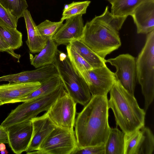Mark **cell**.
Listing matches in <instances>:
<instances>
[{"label": "cell", "mask_w": 154, "mask_h": 154, "mask_svg": "<svg viewBox=\"0 0 154 154\" xmlns=\"http://www.w3.org/2000/svg\"><path fill=\"white\" fill-rule=\"evenodd\" d=\"M56 75H59L55 66L53 64L42 66L35 69L0 77V82L7 81L9 83L42 82Z\"/></svg>", "instance_id": "12"}, {"label": "cell", "mask_w": 154, "mask_h": 154, "mask_svg": "<svg viewBox=\"0 0 154 154\" xmlns=\"http://www.w3.org/2000/svg\"><path fill=\"white\" fill-rule=\"evenodd\" d=\"M78 147L74 131L57 126L38 149L28 154H73Z\"/></svg>", "instance_id": "7"}, {"label": "cell", "mask_w": 154, "mask_h": 154, "mask_svg": "<svg viewBox=\"0 0 154 154\" xmlns=\"http://www.w3.org/2000/svg\"><path fill=\"white\" fill-rule=\"evenodd\" d=\"M23 17L27 32L26 44L31 53H39L46 46L48 39L40 34L30 12L27 9L24 12Z\"/></svg>", "instance_id": "18"}, {"label": "cell", "mask_w": 154, "mask_h": 154, "mask_svg": "<svg viewBox=\"0 0 154 154\" xmlns=\"http://www.w3.org/2000/svg\"><path fill=\"white\" fill-rule=\"evenodd\" d=\"M108 1L109 2L111 0H106Z\"/></svg>", "instance_id": "37"}, {"label": "cell", "mask_w": 154, "mask_h": 154, "mask_svg": "<svg viewBox=\"0 0 154 154\" xmlns=\"http://www.w3.org/2000/svg\"><path fill=\"white\" fill-rule=\"evenodd\" d=\"M68 44L93 68H99L106 66V60L98 55L81 40H75L72 41Z\"/></svg>", "instance_id": "19"}, {"label": "cell", "mask_w": 154, "mask_h": 154, "mask_svg": "<svg viewBox=\"0 0 154 154\" xmlns=\"http://www.w3.org/2000/svg\"><path fill=\"white\" fill-rule=\"evenodd\" d=\"M58 45L52 39H48L46 46L37 54H30L31 64L35 68L53 63Z\"/></svg>", "instance_id": "21"}, {"label": "cell", "mask_w": 154, "mask_h": 154, "mask_svg": "<svg viewBox=\"0 0 154 154\" xmlns=\"http://www.w3.org/2000/svg\"><path fill=\"white\" fill-rule=\"evenodd\" d=\"M3 105L2 103L0 100V106Z\"/></svg>", "instance_id": "36"}, {"label": "cell", "mask_w": 154, "mask_h": 154, "mask_svg": "<svg viewBox=\"0 0 154 154\" xmlns=\"http://www.w3.org/2000/svg\"><path fill=\"white\" fill-rule=\"evenodd\" d=\"M66 49L67 55L74 69L86 82L88 79V71L93 68L69 44L67 45Z\"/></svg>", "instance_id": "24"}, {"label": "cell", "mask_w": 154, "mask_h": 154, "mask_svg": "<svg viewBox=\"0 0 154 154\" xmlns=\"http://www.w3.org/2000/svg\"><path fill=\"white\" fill-rule=\"evenodd\" d=\"M40 86L27 96L14 101L12 103L25 102L45 97L63 85L59 75L53 76L42 82Z\"/></svg>", "instance_id": "20"}, {"label": "cell", "mask_w": 154, "mask_h": 154, "mask_svg": "<svg viewBox=\"0 0 154 154\" xmlns=\"http://www.w3.org/2000/svg\"><path fill=\"white\" fill-rule=\"evenodd\" d=\"M137 80L145 99L146 112L154 97V30L148 33L136 60Z\"/></svg>", "instance_id": "5"}, {"label": "cell", "mask_w": 154, "mask_h": 154, "mask_svg": "<svg viewBox=\"0 0 154 154\" xmlns=\"http://www.w3.org/2000/svg\"><path fill=\"white\" fill-rule=\"evenodd\" d=\"M152 0H111V14L119 17L131 15L135 9L144 2Z\"/></svg>", "instance_id": "23"}, {"label": "cell", "mask_w": 154, "mask_h": 154, "mask_svg": "<svg viewBox=\"0 0 154 154\" xmlns=\"http://www.w3.org/2000/svg\"><path fill=\"white\" fill-rule=\"evenodd\" d=\"M41 85L38 82L0 85V100L3 104L12 103L14 101L28 95Z\"/></svg>", "instance_id": "15"}, {"label": "cell", "mask_w": 154, "mask_h": 154, "mask_svg": "<svg viewBox=\"0 0 154 154\" xmlns=\"http://www.w3.org/2000/svg\"><path fill=\"white\" fill-rule=\"evenodd\" d=\"M63 21L52 22L46 20L37 26L40 34L48 39L52 38L59 28L63 25Z\"/></svg>", "instance_id": "29"}, {"label": "cell", "mask_w": 154, "mask_h": 154, "mask_svg": "<svg viewBox=\"0 0 154 154\" xmlns=\"http://www.w3.org/2000/svg\"><path fill=\"white\" fill-rule=\"evenodd\" d=\"M116 79L114 73L106 65L88 70L86 83L92 96L106 95L109 92Z\"/></svg>", "instance_id": "10"}, {"label": "cell", "mask_w": 154, "mask_h": 154, "mask_svg": "<svg viewBox=\"0 0 154 154\" xmlns=\"http://www.w3.org/2000/svg\"><path fill=\"white\" fill-rule=\"evenodd\" d=\"M76 104L66 91L46 112L57 126L74 131Z\"/></svg>", "instance_id": "8"}, {"label": "cell", "mask_w": 154, "mask_h": 154, "mask_svg": "<svg viewBox=\"0 0 154 154\" xmlns=\"http://www.w3.org/2000/svg\"><path fill=\"white\" fill-rule=\"evenodd\" d=\"M66 91L75 103L85 106L92 95L85 80L75 70L67 54L57 50L53 63Z\"/></svg>", "instance_id": "4"}, {"label": "cell", "mask_w": 154, "mask_h": 154, "mask_svg": "<svg viewBox=\"0 0 154 154\" xmlns=\"http://www.w3.org/2000/svg\"><path fill=\"white\" fill-rule=\"evenodd\" d=\"M107 95L92 96L78 114L74 132L78 147L105 144L110 133Z\"/></svg>", "instance_id": "1"}, {"label": "cell", "mask_w": 154, "mask_h": 154, "mask_svg": "<svg viewBox=\"0 0 154 154\" xmlns=\"http://www.w3.org/2000/svg\"><path fill=\"white\" fill-rule=\"evenodd\" d=\"M138 34H147L154 30V0L138 5L131 14Z\"/></svg>", "instance_id": "16"}, {"label": "cell", "mask_w": 154, "mask_h": 154, "mask_svg": "<svg viewBox=\"0 0 154 154\" xmlns=\"http://www.w3.org/2000/svg\"><path fill=\"white\" fill-rule=\"evenodd\" d=\"M84 25L82 15L71 17L63 24L52 38L58 46L69 44L72 41L80 40L83 33Z\"/></svg>", "instance_id": "13"}, {"label": "cell", "mask_w": 154, "mask_h": 154, "mask_svg": "<svg viewBox=\"0 0 154 154\" xmlns=\"http://www.w3.org/2000/svg\"><path fill=\"white\" fill-rule=\"evenodd\" d=\"M0 3L18 20L28 7L26 0H0Z\"/></svg>", "instance_id": "26"}, {"label": "cell", "mask_w": 154, "mask_h": 154, "mask_svg": "<svg viewBox=\"0 0 154 154\" xmlns=\"http://www.w3.org/2000/svg\"><path fill=\"white\" fill-rule=\"evenodd\" d=\"M31 120L32 133L31 141L26 151L27 154L37 150L44 140L57 126L46 112L42 116H36Z\"/></svg>", "instance_id": "14"}, {"label": "cell", "mask_w": 154, "mask_h": 154, "mask_svg": "<svg viewBox=\"0 0 154 154\" xmlns=\"http://www.w3.org/2000/svg\"><path fill=\"white\" fill-rule=\"evenodd\" d=\"M6 149L5 143H0V151L4 150Z\"/></svg>", "instance_id": "34"}, {"label": "cell", "mask_w": 154, "mask_h": 154, "mask_svg": "<svg viewBox=\"0 0 154 154\" xmlns=\"http://www.w3.org/2000/svg\"><path fill=\"white\" fill-rule=\"evenodd\" d=\"M6 52L19 61L21 56L16 53L0 35V52Z\"/></svg>", "instance_id": "32"}, {"label": "cell", "mask_w": 154, "mask_h": 154, "mask_svg": "<svg viewBox=\"0 0 154 154\" xmlns=\"http://www.w3.org/2000/svg\"><path fill=\"white\" fill-rule=\"evenodd\" d=\"M0 35L13 50L22 45V34L17 29L0 24Z\"/></svg>", "instance_id": "25"}, {"label": "cell", "mask_w": 154, "mask_h": 154, "mask_svg": "<svg viewBox=\"0 0 154 154\" xmlns=\"http://www.w3.org/2000/svg\"><path fill=\"white\" fill-rule=\"evenodd\" d=\"M0 153L2 154H7L8 153V152L6 149L4 150L0 151Z\"/></svg>", "instance_id": "35"}, {"label": "cell", "mask_w": 154, "mask_h": 154, "mask_svg": "<svg viewBox=\"0 0 154 154\" xmlns=\"http://www.w3.org/2000/svg\"><path fill=\"white\" fill-rule=\"evenodd\" d=\"M105 144L78 147L73 154H105Z\"/></svg>", "instance_id": "31"}, {"label": "cell", "mask_w": 154, "mask_h": 154, "mask_svg": "<svg viewBox=\"0 0 154 154\" xmlns=\"http://www.w3.org/2000/svg\"><path fill=\"white\" fill-rule=\"evenodd\" d=\"M32 133V125L31 120L8 128V144L14 153L20 154L26 151L31 141Z\"/></svg>", "instance_id": "11"}, {"label": "cell", "mask_w": 154, "mask_h": 154, "mask_svg": "<svg viewBox=\"0 0 154 154\" xmlns=\"http://www.w3.org/2000/svg\"><path fill=\"white\" fill-rule=\"evenodd\" d=\"M18 20L0 3V24L17 29Z\"/></svg>", "instance_id": "30"}, {"label": "cell", "mask_w": 154, "mask_h": 154, "mask_svg": "<svg viewBox=\"0 0 154 154\" xmlns=\"http://www.w3.org/2000/svg\"><path fill=\"white\" fill-rule=\"evenodd\" d=\"M125 135L117 128H111L105 144V154H124Z\"/></svg>", "instance_id": "22"}, {"label": "cell", "mask_w": 154, "mask_h": 154, "mask_svg": "<svg viewBox=\"0 0 154 154\" xmlns=\"http://www.w3.org/2000/svg\"><path fill=\"white\" fill-rule=\"evenodd\" d=\"M8 128L0 125V143H8Z\"/></svg>", "instance_id": "33"}, {"label": "cell", "mask_w": 154, "mask_h": 154, "mask_svg": "<svg viewBox=\"0 0 154 154\" xmlns=\"http://www.w3.org/2000/svg\"><path fill=\"white\" fill-rule=\"evenodd\" d=\"M109 92L108 108L113 112L117 125L125 134L144 126L146 112L139 106L134 95L125 89L116 78Z\"/></svg>", "instance_id": "2"}, {"label": "cell", "mask_w": 154, "mask_h": 154, "mask_svg": "<svg viewBox=\"0 0 154 154\" xmlns=\"http://www.w3.org/2000/svg\"><path fill=\"white\" fill-rule=\"evenodd\" d=\"M66 91L62 85L45 97L24 102L12 110L1 125L8 128L13 125L31 120L41 112L48 111L57 98Z\"/></svg>", "instance_id": "6"}, {"label": "cell", "mask_w": 154, "mask_h": 154, "mask_svg": "<svg viewBox=\"0 0 154 154\" xmlns=\"http://www.w3.org/2000/svg\"><path fill=\"white\" fill-rule=\"evenodd\" d=\"M80 40L104 59L121 45L119 32L94 18L84 25Z\"/></svg>", "instance_id": "3"}, {"label": "cell", "mask_w": 154, "mask_h": 154, "mask_svg": "<svg viewBox=\"0 0 154 154\" xmlns=\"http://www.w3.org/2000/svg\"><path fill=\"white\" fill-rule=\"evenodd\" d=\"M129 143L132 154H152L154 150V136L151 130L143 126L133 132Z\"/></svg>", "instance_id": "17"}, {"label": "cell", "mask_w": 154, "mask_h": 154, "mask_svg": "<svg viewBox=\"0 0 154 154\" xmlns=\"http://www.w3.org/2000/svg\"><path fill=\"white\" fill-rule=\"evenodd\" d=\"M91 2L90 1L73 2L68 4L67 8L63 11L60 20L64 21L76 15L85 14Z\"/></svg>", "instance_id": "28"}, {"label": "cell", "mask_w": 154, "mask_h": 154, "mask_svg": "<svg viewBox=\"0 0 154 154\" xmlns=\"http://www.w3.org/2000/svg\"><path fill=\"white\" fill-rule=\"evenodd\" d=\"M106 62L116 67L114 73L116 79L129 93L134 95L137 80L135 57L128 54H123L106 60Z\"/></svg>", "instance_id": "9"}, {"label": "cell", "mask_w": 154, "mask_h": 154, "mask_svg": "<svg viewBox=\"0 0 154 154\" xmlns=\"http://www.w3.org/2000/svg\"><path fill=\"white\" fill-rule=\"evenodd\" d=\"M127 16L119 17L113 15L110 12L109 7H106L103 13L101 15L95 16V19L103 22L113 29L119 32L121 29Z\"/></svg>", "instance_id": "27"}]
</instances>
